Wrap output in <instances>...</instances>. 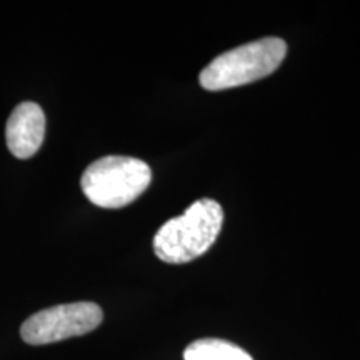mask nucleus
Masks as SVG:
<instances>
[{"mask_svg":"<svg viewBox=\"0 0 360 360\" xmlns=\"http://www.w3.org/2000/svg\"><path fill=\"white\" fill-rule=\"evenodd\" d=\"M224 224L219 202L200 199L180 217H174L157 231L154 252L162 262L187 264L204 255L217 240Z\"/></svg>","mask_w":360,"mask_h":360,"instance_id":"f257e3e1","label":"nucleus"},{"mask_svg":"<svg viewBox=\"0 0 360 360\" xmlns=\"http://www.w3.org/2000/svg\"><path fill=\"white\" fill-rule=\"evenodd\" d=\"M287 56V44L278 37H265L238 45L215 57L200 72V85L210 92L252 84L278 69Z\"/></svg>","mask_w":360,"mask_h":360,"instance_id":"f03ea898","label":"nucleus"},{"mask_svg":"<svg viewBox=\"0 0 360 360\" xmlns=\"http://www.w3.org/2000/svg\"><path fill=\"white\" fill-rule=\"evenodd\" d=\"M152 182V170L135 157L109 155L89 165L80 179L85 197L102 209H120L137 200Z\"/></svg>","mask_w":360,"mask_h":360,"instance_id":"7ed1b4c3","label":"nucleus"},{"mask_svg":"<svg viewBox=\"0 0 360 360\" xmlns=\"http://www.w3.org/2000/svg\"><path fill=\"white\" fill-rule=\"evenodd\" d=\"M103 312L94 302L56 305L30 315L22 323L20 335L30 345H47L96 330L102 323Z\"/></svg>","mask_w":360,"mask_h":360,"instance_id":"20e7f679","label":"nucleus"},{"mask_svg":"<svg viewBox=\"0 0 360 360\" xmlns=\"http://www.w3.org/2000/svg\"><path fill=\"white\" fill-rule=\"evenodd\" d=\"M45 137V115L40 105L22 102L7 120L6 141L8 150L17 159H29L42 147Z\"/></svg>","mask_w":360,"mask_h":360,"instance_id":"39448f33","label":"nucleus"},{"mask_svg":"<svg viewBox=\"0 0 360 360\" xmlns=\"http://www.w3.org/2000/svg\"><path fill=\"white\" fill-rule=\"evenodd\" d=\"M184 360H252V357L232 342L200 339L188 345L184 352Z\"/></svg>","mask_w":360,"mask_h":360,"instance_id":"423d86ee","label":"nucleus"}]
</instances>
